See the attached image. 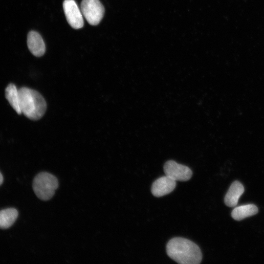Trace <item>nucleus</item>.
Listing matches in <instances>:
<instances>
[{"instance_id":"obj_13","label":"nucleus","mask_w":264,"mask_h":264,"mask_svg":"<svg viewBox=\"0 0 264 264\" xmlns=\"http://www.w3.org/2000/svg\"><path fill=\"white\" fill-rule=\"evenodd\" d=\"M3 180V176L0 172V185L2 183Z\"/></svg>"},{"instance_id":"obj_12","label":"nucleus","mask_w":264,"mask_h":264,"mask_svg":"<svg viewBox=\"0 0 264 264\" xmlns=\"http://www.w3.org/2000/svg\"><path fill=\"white\" fill-rule=\"evenodd\" d=\"M18 216V211L13 208H9L0 211V228H9L15 222Z\"/></svg>"},{"instance_id":"obj_5","label":"nucleus","mask_w":264,"mask_h":264,"mask_svg":"<svg viewBox=\"0 0 264 264\" xmlns=\"http://www.w3.org/2000/svg\"><path fill=\"white\" fill-rule=\"evenodd\" d=\"M163 169L166 176L175 181H187L191 178L193 174L188 167L172 160L165 163Z\"/></svg>"},{"instance_id":"obj_1","label":"nucleus","mask_w":264,"mask_h":264,"mask_svg":"<svg viewBox=\"0 0 264 264\" xmlns=\"http://www.w3.org/2000/svg\"><path fill=\"white\" fill-rule=\"evenodd\" d=\"M166 252L170 258L180 264H198L202 260L198 246L183 238L171 239L167 243Z\"/></svg>"},{"instance_id":"obj_8","label":"nucleus","mask_w":264,"mask_h":264,"mask_svg":"<svg viewBox=\"0 0 264 264\" xmlns=\"http://www.w3.org/2000/svg\"><path fill=\"white\" fill-rule=\"evenodd\" d=\"M27 45L30 52L36 57L43 56L45 51V45L40 34L33 30L29 32L27 36Z\"/></svg>"},{"instance_id":"obj_7","label":"nucleus","mask_w":264,"mask_h":264,"mask_svg":"<svg viewBox=\"0 0 264 264\" xmlns=\"http://www.w3.org/2000/svg\"><path fill=\"white\" fill-rule=\"evenodd\" d=\"M176 186V181L165 176L156 179L153 183L151 192L156 197H160L172 192Z\"/></svg>"},{"instance_id":"obj_6","label":"nucleus","mask_w":264,"mask_h":264,"mask_svg":"<svg viewBox=\"0 0 264 264\" xmlns=\"http://www.w3.org/2000/svg\"><path fill=\"white\" fill-rule=\"evenodd\" d=\"M63 9L68 24L74 29H78L84 26L82 13L74 0H65Z\"/></svg>"},{"instance_id":"obj_9","label":"nucleus","mask_w":264,"mask_h":264,"mask_svg":"<svg viewBox=\"0 0 264 264\" xmlns=\"http://www.w3.org/2000/svg\"><path fill=\"white\" fill-rule=\"evenodd\" d=\"M243 185L238 181H235L231 185L224 198V202L229 207H234L244 192Z\"/></svg>"},{"instance_id":"obj_4","label":"nucleus","mask_w":264,"mask_h":264,"mask_svg":"<svg viewBox=\"0 0 264 264\" xmlns=\"http://www.w3.org/2000/svg\"><path fill=\"white\" fill-rule=\"evenodd\" d=\"M81 11L87 22L92 25L98 24L105 13L104 7L99 0H82Z\"/></svg>"},{"instance_id":"obj_10","label":"nucleus","mask_w":264,"mask_h":264,"mask_svg":"<svg viewBox=\"0 0 264 264\" xmlns=\"http://www.w3.org/2000/svg\"><path fill=\"white\" fill-rule=\"evenodd\" d=\"M5 97L18 114L22 113L20 106L19 89L14 84H9L6 87L5 89Z\"/></svg>"},{"instance_id":"obj_3","label":"nucleus","mask_w":264,"mask_h":264,"mask_svg":"<svg viewBox=\"0 0 264 264\" xmlns=\"http://www.w3.org/2000/svg\"><path fill=\"white\" fill-rule=\"evenodd\" d=\"M58 185L57 177L46 172L37 174L33 181V191L37 197L42 200L51 198Z\"/></svg>"},{"instance_id":"obj_11","label":"nucleus","mask_w":264,"mask_h":264,"mask_svg":"<svg viewBox=\"0 0 264 264\" xmlns=\"http://www.w3.org/2000/svg\"><path fill=\"white\" fill-rule=\"evenodd\" d=\"M258 212L257 207L252 204L238 206L232 211V217L235 220H242L247 217L254 215Z\"/></svg>"},{"instance_id":"obj_2","label":"nucleus","mask_w":264,"mask_h":264,"mask_svg":"<svg viewBox=\"0 0 264 264\" xmlns=\"http://www.w3.org/2000/svg\"><path fill=\"white\" fill-rule=\"evenodd\" d=\"M20 106L22 113L32 120L41 118L45 112L46 103L37 91L27 87L19 89Z\"/></svg>"}]
</instances>
